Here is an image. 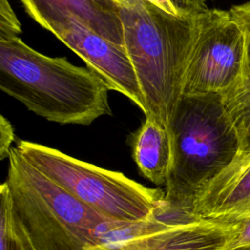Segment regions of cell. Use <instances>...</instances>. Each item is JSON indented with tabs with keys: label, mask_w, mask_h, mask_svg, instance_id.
Masks as SVG:
<instances>
[{
	"label": "cell",
	"mask_w": 250,
	"mask_h": 250,
	"mask_svg": "<svg viewBox=\"0 0 250 250\" xmlns=\"http://www.w3.org/2000/svg\"><path fill=\"white\" fill-rule=\"evenodd\" d=\"M150 3L156 5L157 7L161 8L162 10H164L167 13L170 14H174V15H178V11L175 9V7L173 6V4L170 2V0H147Z\"/></svg>",
	"instance_id": "19"
},
{
	"label": "cell",
	"mask_w": 250,
	"mask_h": 250,
	"mask_svg": "<svg viewBox=\"0 0 250 250\" xmlns=\"http://www.w3.org/2000/svg\"><path fill=\"white\" fill-rule=\"evenodd\" d=\"M21 32V23L9 0H0V38L15 37Z\"/></svg>",
	"instance_id": "14"
},
{
	"label": "cell",
	"mask_w": 250,
	"mask_h": 250,
	"mask_svg": "<svg viewBox=\"0 0 250 250\" xmlns=\"http://www.w3.org/2000/svg\"><path fill=\"white\" fill-rule=\"evenodd\" d=\"M15 141V131L10 123V121L5 118V116H1L0 121V158L3 160L4 158L9 156L10 150L12 148L11 145Z\"/></svg>",
	"instance_id": "16"
},
{
	"label": "cell",
	"mask_w": 250,
	"mask_h": 250,
	"mask_svg": "<svg viewBox=\"0 0 250 250\" xmlns=\"http://www.w3.org/2000/svg\"><path fill=\"white\" fill-rule=\"evenodd\" d=\"M229 12L240 25L245 42L241 82L232 94L224 97L226 106L237 127L250 118V1L232 6Z\"/></svg>",
	"instance_id": "12"
},
{
	"label": "cell",
	"mask_w": 250,
	"mask_h": 250,
	"mask_svg": "<svg viewBox=\"0 0 250 250\" xmlns=\"http://www.w3.org/2000/svg\"><path fill=\"white\" fill-rule=\"evenodd\" d=\"M16 147L42 174L108 220L145 221L158 215L166 204L160 189L146 188L122 173L28 141H20Z\"/></svg>",
	"instance_id": "5"
},
{
	"label": "cell",
	"mask_w": 250,
	"mask_h": 250,
	"mask_svg": "<svg viewBox=\"0 0 250 250\" xmlns=\"http://www.w3.org/2000/svg\"><path fill=\"white\" fill-rule=\"evenodd\" d=\"M197 29L183 94H232L241 82L244 34L229 11L204 10L196 14Z\"/></svg>",
	"instance_id": "6"
},
{
	"label": "cell",
	"mask_w": 250,
	"mask_h": 250,
	"mask_svg": "<svg viewBox=\"0 0 250 250\" xmlns=\"http://www.w3.org/2000/svg\"><path fill=\"white\" fill-rule=\"evenodd\" d=\"M224 224H229L233 229L229 250L237 247L250 246V215Z\"/></svg>",
	"instance_id": "15"
},
{
	"label": "cell",
	"mask_w": 250,
	"mask_h": 250,
	"mask_svg": "<svg viewBox=\"0 0 250 250\" xmlns=\"http://www.w3.org/2000/svg\"><path fill=\"white\" fill-rule=\"evenodd\" d=\"M132 151L141 173L155 185H165L172 162V141L168 127L152 115L133 135Z\"/></svg>",
	"instance_id": "11"
},
{
	"label": "cell",
	"mask_w": 250,
	"mask_h": 250,
	"mask_svg": "<svg viewBox=\"0 0 250 250\" xmlns=\"http://www.w3.org/2000/svg\"><path fill=\"white\" fill-rule=\"evenodd\" d=\"M231 250H250V246H245V247H237V248H233Z\"/></svg>",
	"instance_id": "20"
},
{
	"label": "cell",
	"mask_w": 250,
	"mask_h": 250,
	"mask_svg": "<svg viewBox=\"0 0 250 250\" xmlns=\"http://www.w3.org/2000/svg\"><path fill=\"white\" fill-rule=\"evenodd\" d=\"M26 13L43 28L75 17L101 36L124 46L119 6L115 0H20Z\"/></svg>",
	"instance_id": "9"
},
{
	"label": "cell",
	"mask_w": 250,
	"mask_h": 250,
	"mask_svg": "<svg viewBox=\"0 0 250 250\" xmlns=\"http://www.w3.org/2000/svg\"><path fill=\"white\" fill-rule=\"evenodd\" d=\"M124 47L147 115L168 126L181 96L193 47L196 14H170L147 0H117Z\"/></svg>",
	"instance_id": "3"
},
{
	"label": "cell",
	"mask_w": 250,
	"mask_h": 250,
	"mask_svg": "<svg viewBox=\"0 0 250 250\" xmlns=\"http://www.w3.org/2000/svg\"><path fill=\"white\" fill-rule=\"evenodd\" d=\"M232 234L229 224L203 220L178 224L115 245L89 250H229Z\"/></svg>",
	"instance_id": "10"
},
{
	"label": "cell",
	"mask_w": 250,
	"mask_h": 250,
	"mask_svg": "<svg viewBox=\"0 0 250 250\" xmlns=\"http://www.w3.org/2000/svg\"><path fill=\"white\" fill-rule=\"evenodd\" d=\"M250 215V154L237 156L201 192L193 207L199 220L229 223Z\"/></svg>",
	"instance_id": "8"
},
{
	"label": "cell",
	"mask_w": 250,
	"mask_h": 250,
	"mask_svg": "<svg viewBox=\"0 0 250 250\" xmlns=\"http://www.w3.org/2000/svg\"><path fill=\"white\" fill-rule=\"evenodd\" d=\"M115 1H116V2H117V0H115Z\"/></svg>",
	"instance_id": "22"
},
{
	"label": "cell",
	"mask_w": 250,
	"mask_h": 250,
	"mask_svg": "<svg viewBox=\"0 0 250 250\" xmlns=\"http://www.w3.org/2000/svg\"><path fill=\"white\" fill-rule=\"evenodd\" d=\"M179 14H196L206 7L204 0H170Z\"/></svg>",
	"instance_id": "17"
},
{
	"label": "cell",
	"mask_w": 250,
	"mask_h": 250,
	"mask_svg": "<svg viewBox=\"0 0 250 250\" xmlns=\"http://www.w3.org/2000/svg\"><path fill=\"white\" fill-rule=\"evenodd\" d=\"M0 89L60 124L90 125L111 114L108 87L88 67L45 56L19 36L0 38Z\"/></svg>",
	"instance_id": "2"
},
{
	"label": "cell",
	"mask_w": 250,
	"mask_h": 250,
	"mask_svg": "<svg viewBox=\"0 0 250 250\" xmlns=\"http://www.w3.org/2000/svg\"><path fill=\"white\" fill-rule=\"evenodd\" d=\"M172 162L165 183L167 209L192 221L206 187L239 154L237 128L218 93L183 94L168 123Z\"/></svg>",
	"instance_id": "1"
},
{
	"label": "cell",
	"mask_w": 250,
	"mask_h": 250,
	"mask_svg": "<svg viewBox=\"0 0 250 250\" xmlns=\"http://www.w3.org/2000/svg\"><path fill=\"white\" fill-rule=\"evenodd\" d=\"M8 188L14 218L35 250H89L104 220L42 174L17 149L8 156Z\"/></svg>",
	"instance_id": "4"
},
{
	"label": "cell",
	"mask_w": 250,
	"mask_h": 250,
	"mask_svg": "<svg viewBox=\"0 0 250 250\" xmlns=\"http://www.w3.org/2000/svg\"><path fill=\"white\" fill-rule=\"evenodd\" d=\"M204 1H205V2H206V1H207V0H204Z\"/></svg>",
	"instance_id": "21"
},
{
	"label": "cell",
	"mask_w": 250,
	"mask_h": 250,
	"mask_svg": "<svg viewBox=\"0 0 250 250\" xmlns=\"http://www.w3.org/2000/svg\"><path fill=\"white\" fill-rule=\"evenodd\" d=\"M50 32L77 54L109 90L127 97L146 115V102L124 46L101 36L72 16L54 24Z\"/></svg>",
	"instance_id": "7"
},
{
	"label": "cell",
	"mask_w": 250,
	"mask_h": 250,
	"mask_svg": "<svg viewBox=\"0 0 250 250\" xmlns=\"http://www.w3.org/2000/svg\"><path fill=\"white\" fill-rule=\"evenodd\" d=\"M0 250H35L13 216L5 182L0 187Z\"/></svg>",
	"instance_id": "13"
},
{
	"label": "cell",
	"mask_w": 250,
	"mask_h": 250,
	"mask_svg": "<svg viewBox=\"0 0 250 250\" xmlns=\"http://www.w3.org/2000/svg\"><path fill=\"white\" fill-rule=\"evenodd\" d=\"M236 128L240 140V150L238 156L250 154V118L238 125Z\"/></svg>",
	"instance_id": "18"
}]
</instances>
